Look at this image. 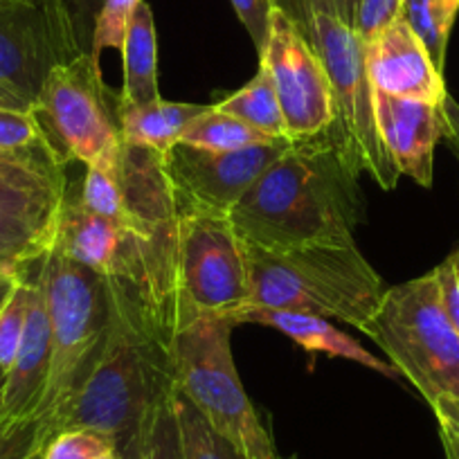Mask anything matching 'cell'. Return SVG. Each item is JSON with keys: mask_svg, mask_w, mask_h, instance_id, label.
<instances>
[{"mask_svg": "<svg viewBox=\"0 0 459 459\" xmlns=\"http://www.w3.org/2000/svg\"><path fill=\"white\" fill-rule=\"evenodd\" d=\"M307 25L308 39L329 74L333 100V125L329 134L344 156L390 192L401 174L378 134L374 86L368 74L363 41L350 25L326 12H307Z\"/></svg>", "mask_w": 459, "mask_h": 459, "instance_id": "ba28073f", "label": "cell"}, {"mask_svg": "<svg viewBox=\"0 0 459 459\" xmlns=\"http://www.w3.org/2000/svg\"><path fill=\"white\" fill-rule=\"evenodd\" d=\"M46 140L34 110L0 108V152H23Z\"/></svg>", "mask_w": 459, "mask_h": 459, "instance_id": "f1b7e54d", "label": "cell"}, {"mask_svg": "<svg viewBox=\"0 0 459 459\" xmlns=\"http://www.w3.org/2000/svg\"><path fill=\"white\" fill-rule=\"evenodd\" d=\"M359 174L329 131L293 140L232 207L230 221L246 246L262 250L356 244L363 221Z\"/></svg>", "mask_w": 459, "mask_h": 459, "instance_id": "6da1fadb", "label": "cell"}, {"mask_svg": "<svg viewBox=\"0 0 459 459\" xmlns=\"http://www.w3.org/2000/svg\"><path fill=\"white\" fill-rule=\"evenodd\" d=\"M5 381H7V374L0 369V419H3V394H5Z\"/></svg>", "mask_w": 459, "mask_h": 459, "instance_id": "ab89813d", "label": "cell"}, {"mask_svg": "<svg viewBox=\"0 0 459 459\" xmlns=\"http://www.w3.org/2000/svg\"><path fill=\"white\" fill-rule=\"evenodd\" d=\"M207 108L210 106L167 100L152 101V104H122L120 101L122 143L167 153L174 144H178L183 131Z\"/></svg>", "mask_w": 459, "mask_h": 459, "instance_id": "d6986e66", "label": "cell"}, {"mask_svg": "<svg viewBox=\"0 0 459 459\" xmlns=\"http://www.w3.org/2000/svg\"><path fill=\"white\" fill-rule=\"evenodd\" d=\"M174 414L176 423H178L183 459H241L235 450L230 448V444H225L212 430L210 423L198 414V410L180 392L174 399Z\"/></svg>", "mask_w": 459, "mask_h": 459, "instance_id": "cb8c5ba5", "label": "cell"}, {"mask_svg": "<svg viewBox=\"0 0 459 459\" xmlns=\"http://www.w3.org/2000/svg\"><path fill=\"white\" fill-rule=\"evenodd\" d=\"M82 52L64 0L0 5V82L32 106L52 70Z\"/></svg>", "mask_w": 459, "mask_h": 459, "instance_id": "7c38bea8", "label": "cell"}, {"mask_svg": "<svg viewBox=\"0 0 459 459\" xmlns=\"http://www.w3.org/2000/svg\"><path fill=\"white\" fill-rule=\"evenodd\" d=\"M457 14L459 5H455L453 0H405L403 3V21L423 43L439 73H444L448 39Z\"/></svg>", "mask_w": 459, "mask_h": 459, "instance_id": "603a6c76", "label": "cell"}, {"mask_svg": "<svg viewBox=\"0 0 459 459\" xmlns=\"http://www.w3.org/2000/svg\"><path fill=\"white\" fill-rule=\"evenodd\" d=\"M275 140L284 138H271L232 115L221 113L212 104L183 131L178 143L187 144V147L207 149V152H237V149L257 147V144H271Z\"/></svg>", "mask_w": 459, "mask_h": 459, "instance_id": "7402d4cb", "label": "cell"}, {"mask_svg": "<svg viewBox=\"0 0 459 459\" xmlns=\"http://www.w3.org/2000/svg\"><path fill=\"white\" fill-rule=\"evenodd\" d=\"M140 3H143V0H106L100 16H97L95 34H92V59L100 61L101 50H108V48L110 50L122 52V48H125L126 28H129L131 16H134L135 7H138Z\"/></svg>", "mask_w": 459, "mask_h": 459, "instance_id": "4316f807", "label": "cell"}, {"mask_svg": "<svg viewBox=\"0 0 459 459\" xmlns=\"http://www.w3.org/2000/svg\"><path fill=\"white\" fill-rule=\"evenodd\" d=\"M97 459H122V457H117L115 453H106V455H101V457H97Z\"/></svg>", "mask_w": 459, "mask_h": 459, "instance_id": "60d3db41", "label": "cell"}, {"mask_svg": "<svg viewBox=\"0 0 459 459\" xmlns=\"http://www.w3.org/2000/svg\"><path fill=\"white\" fill-rule=\"evenodd\" d=\"M453 3H455V5H459V0H453Z\"/></svg>", "mask_w": 459, "mask_h": 459, "instance_id": "7bdbcfd3", "label": "cell"}, {"mask_svg": "<svg viewBox=\"0 0 459 459\" xmlns=\"http://www.w3.org/2000/svg\"><path fill=\"white\" fill-rule=\"evenodd\" d=\"M106 453H115L108 437L88 428H73L59 432L48 444L43 459H97Z\"/></svg>", "mask_w": 459, "mask_h": 459, "instance_id": "83f0119b", "label": "cell"}, {"mask_svg": "<svg viewBox=\"0 0 459 459\" xmlns=\"http://www.w3.org/2000/svg\"><path fill=\"white\" fill-rule=\"evenodd\" d=\"M374 108L378 134L399 174L410 176L421 187H430L435 147L444 140L441 104L374 91Z\"/></svg>", "mask_w": 459, "mask_h": 459, "instance_id": "9a60e30c", "label": "cell"}, {"mask_svg": "<svg viewBox=\"0 0 459 459\" xmlns=\"http://www.w3.org/2000/svg\"><path fill=\"white\" fill-rule=\"evenodd\" d=\"M363 333L426 399L446 455L459 459V329L441 302L435 273L385 289Z\"/></svg>", "mask_w": 459, "mask_h": 459, "instance_id": "277c9868", "label": "cell"}, {"mask_svg": "<svg viewBox=\"0 0 459 459\" xmlns=\"http://www.w3.org/2000/svg\"><path fill=\"white\" fill-rule=\"evenodd\" d=\"M214 108L232 115V117L246 122L248 126L271 135V138H289L271 73L264 65H259L257 74L241 91L221 100L219 104H214Z\"/></svg>", "mask_w": 459, "mask_h": 459, "instance_id": "44dd1931", "label": "cell"}, {"mask_svg": "<svg viewBox=\"0 0 459 459\" xmlns=\"http://www.w3.org/2000/svg\"><path fill=\"white\" fill-rule=\"evenodd\" d=\"M30 302V268L19 277L14 289L0 304V369L10 372L16 354H19L21 338L25 331V317H28Z\"/></svg>", "mask_w": 459, "mask_h": 459, "instance_id": "484cf974", "label": "cell"}, {"mask_svg": "<svg viewBox=\"0 0 459 459\" xmlns=\"http://www.w3.org/2000/svg\"><path fill=\"white\" fill-rule=\"evenodd\" d=\"M441 113H444V140L453 149L455 156L459 158V104L453 97L446 95Z\"/></svg>", "mask_w": 459, "mask_h": 459, "instance_id": "e575fe53", "label": "cell"}, {"mask_svg": "<svg viewBox=\"0 0 459 459\" xmlns=\"http://www.w3.org/2000/svg\"><path fill=\"white\" fill-rule=\"evenodd\" d=\"M248 307L281 308L368 329L383 281L356 244H313L289 250L246 246Z\"/></svg>", "mask_w": 459, "mask_h": 459, "instance_id": "5b68a950", "label": "cell"}, {"mask_svg": "<svg viewBox=\"0 0 459 459\" xmlns=\"http://www.w3.org/2000/svg\"><path fill=\"white\" fill-rule=\"evenodd\" d=\"M365 61L374 91L430 104H444L448 95L444 73L437 70L423 43L403 19L365 46Z\"/></svg>", "mask_w": 459, "mask_h": 459, "instance_id": "2e32d148", "label": "cell"}, {"mask_svg": "<svg viewBox=\"0 0 459 459\" xmlns=\"http://www.w3.org/2000/svg\"><path fill=\"white\" fill-rule=\"evenodd\" d=\"M52 335V365L41 414L56 435L83 383L101 359L113 322L104 280L91 268L52 248L39 264Z\"/></svg>", "mask_w": 459, "mask_h": 459, "instance_id": "8992f818", "label": "cell"}, {"mask_svg": "<svg viewBox=\"0 0 459 459\" xmlns=\"http://www.w3.org/2000/svg\"><path fill=\"white\" fill-rule=\"evenodd\" d=\"M304 5V12H326L335 14V0H299Z\"/></svg>", "mask_w": 459, "mask_h": 459, "instance_id": "f35d334b", "label": "cell"}, {"mask_svg": "<svg viewBox=\"0 0 459 459\" xmlns=\"http://www.w3.org/2000/svg\"><path fill=\"white\" fill-rule=\"evenodd\" d=\"M230 5L235 7L246 32L253 39L255 50L262 56L268 41V32H271V14L277 3L275 0H230Z\"/></svg>", "mask_w": 459, "mask_h": 459, "instance_id": "4dcf8cb0", "label": "cell"}, {"mask_svg": "<svg viewBox=\"0 0 459 459\" xmlns=\"http://www.w3.org/2000/svg\"><path fill=\"white\" fill-rule=\"evenodd\" d=\"M176 394L174 351L113 316L104 354L70 403L61 432L88 428L108 437L117 457L149 459L158 421Z\"/></svg>", "mask_w": 459, "mask_h": 459, "instance_id": "3957f363", "label": "cell"}, {"mask_svg": "<svg viewBox=\"0 0 459 459\" xmlns=\"http://www.w3.org/2000/svg\"><path fill=\"white\" fill-rule=\"evenodd\" d=\"M403 3L405 0H359L351 30L363 46L372 43L378 34L403 19Z\"/></svg>", "mask_w": 459, "mask_h": 459, "instance_id": "f546056e", "label": "cell"}, {"mask_svg": "<svg viewBox=\"0 0 459 459\" xmlns=\"http://www.w3.org/2000/svg\"><path fill=\"white\" fill-rule=\"evenodd\" d=\"M356 7H359V0H335V16L342 21L344 25H354Z\"/></svg>", "mask_w": 459, "mask_h": 459, "instance_id": "8d00e7d4", "label": "cell"}, {"mask_svg": "<svg viewBox=\"0 0 459 459\" xmlns=\"http://www.w3.org/2000/svg\"><path fill=\"white\" fill-rule=\"evenodd\" d=\"M232 322H253V325L271 326L298 342L302 350L326 354L331 359H344L351 363H359L363 368L374 369L377 374L387 378H399L401 374L392 363L377 359L372 351H368L356 338L340 331L331 325L326 317L311 316V313L299 311H281V308H262V307H244Z\"/></svg>", "mask_w": 459, "mask_h": 459, "instance_id": "ac0fdd59", "label": "cell"}, {"mask_svg": "<svg viewBox=\"0 0 459 459\" xmlns=\"http://www.w3.org/2000/svg\"><path fill=\"white\" fill-rule=\"evenodd\" d=\"M432 273L439 284L441 302H444L450 320L459 329V246Z\"/></svg>", "mask_w": 459, "mask_h": 459, "instance_id": "1f68e13d", "label": "cell"}, {"mask_svg": "<svg viewBox=\"0 0 459 459\" xmlns=\"http://www.w3.org/2000/svg\"><path fill=\"white\" fill-rule=\"evenodd\" d=\"M23 273L10 271V268H0V304L5 302V298L10 295V290L14 289V284L19 281V277L23 275Z\"/></svg>", "mask_w": 459, "mask_h": 459, "instance_id": "74e56055", "label": "cell"}, {"mask_svg": "<svg viewBox=\"0 0 459 459\" xmlns=\"http://www.w3.org/2000/svg\"><path fill=\"white\" fill-rule=\"evenodd\" d=\"M149 459H183L178 423H176V414H174V403L165 410V414H162L160 421H158Z\"/></svg>", "mask_w": 459, "mask_h": 459, "instance_id": "836d02e7", "label": "cell"}, {"mask_svg": "<svg viewBox=\"0 0 459 459\" xmlns=\"http://www.w3.org/2000/svg\"><path fill=\"white\" fill-rule=\"evenodd\" d=\"M0 108H12V110H34V106L30 104L25 97H21L19 92L12 91L10 86L0 82Z\"/></svg>", "mask_w": 459, "mask_h": 459, "instance_id": "d590c367", "label": "cell"}, {"mask_svg": "<svg viewBox=\"0 0 459 459\" xmlns=\"http://www.w3.org/2000/svg\"><path fill=\"white\" fill-rule=\"evenodd\" d=\"M56 248L104 280L113 316L140 338L174 351L178 331V219L120 225L70 196Z\"/></svg>", "mask_w": 459, "mask_h": 459, "instance_id": "7a4b0ae2", "label": "cell"}, {"mask_svg": "<svg viewBox=\"0 0 459 459\" xmlns=\"http://www.w3.org/2000/svg\"><path fill=\"white\" fill-rule=\"evenodd\" d=\"M52 365V335L39 268L30 275V302L19 354L7 372L3 419H28L41 414Z\"/></svg>", "mask_w": 459, "mask_h": 459, "instance_id": "e0dca14e", "label": "cell"}, {"mask_svg": "<svg viewBox=\"0 0 459 459\" xmlns=\"http://www.w3.org/2000/svg\"><path fill=\"white\" fill-rule=\"evenodd\" d=\"M64 3H65V10H68L70 14V21H73L79 48H82L83 52H91L97 16H100L106 0H64Z\"/></svg>", "mask_w": 459, "mask_h": 459, "instance_id": "d6a6232c", "label": "cell"}, {"mask_svg": "<svg viewBox=\"0 0 459 459\" xmlns=\"http://www.w3.org/2000/svg\"><path fill=\"white\" fill-rule=\"evenodd\" d=\"M259 65L271 73L290 140L325 134L333 125L331 83L320 55L298 21L275 5Z\"/></svg>", "mask_w": 459, "mask_h": 459, "instance_id": "4fadbf2b", "label": "cell"}, {"mask_svg": "<svg viewBox=\"0 0 459 459\" xmlns=\"http://www.w3.org/2000/svg\"><path fill=\"white\" fill-rule=\"evenodd\" d=\"M65 165L48 140L0 152V268L23 273L55 248L70 198Z\"/></svg>", "mask_w": 459, "mask_h": 459, "instance_id": "9c48e42d", "label": "cell"}, {"mask_svg": "<svg viewBox=\"0 0 459 459\" xmlns=\"http://www.w3.org/2000/svg\"><path fill=\"white\" fill-rule=\"evenodd\" d=\"M48 143L65 158L86 167L117 171L122 153L120 92L101 77L100 61L82 52L59 65L34 101Z\"/></svg>", "mask_w": 459, "mask_h": 459, "instance_id": "30bf717a", "label": "cell"}, {"mask_svg": "<svg viewBox=\"0 0 459 459\" xmlns=\"http://www.w3.org/2000/svg\"><path fill=\"white\" fill-rule=\"evenodd\" d=\"M290 143L293 140L284 138L237 152H207L180 143L174 144L162 156L176 207L230 216L250 185L290 147Z\"/></svg>", "mask_w": 459, "mask_h": 459, "instance_id": "5bb4252c", "label": "cell"}, {"mask_svg": "<svg viewBox=\"0 0 459 459\" xmlns=\"http://www.w3.org/2000/svg\"><path fill=\"white\" fill-rule=\"evenodd\" d=\"M120 55L125 68V82L120 91L122 104H152L162 100L158 88L156 21L152 7L144 0L131 16Z\"/></svg>", "mask_w": 459, "mask_h": 459, "instance_id": "ffe728a7", "label": "cell"}, {"mask_svg": "<svg viewBox=\"0 0 459 459\" xmlns=\"http://www.w3.org/2000/svg\"><path fill=\"white\" fill-rule=\"evenodd\" d=\"M56 437L50 419H0V459H43L48 444Z\"/></svg>", "mask_w": 459, "mask_h": 459, "instance_id": "d4e9b609", "label": "cell"}, {"mask_svg": "<svg viewBox=\"0 0 459 459\" xmlns=\"http://www.w3.org/2000/svg\"><path fill=\"white\" fill-rule=\"evenodd\" d=\"M178 326L198 316L232 317L248 307V255L228 214L178 210Z\"/></svg>", "mask_w": 459, "mask_h": 459, "instance_id": "8fae6325", "label": "cell"}, {"mask_svg": "<svg viewBox=\"0 0 459 459\" xmlns=\"http://www.w3.org/2000/svg\"><path fill=\"white\" fill-rule=\"evenodd\" d=\"M5 3H12V0H0V5H5Z\"/></svg>", "mask_w": 459, "mask_h": 459, "instance_id": "b9f144b4", "label": "cell"}, {"mask_svg": "<svg viewBox=\"0 0 459 459\" xmlns=\"http://www.w3.org/2000/svg\"><path fill=\"white\" fill-rule=\"evenodd\" d=\"M228 317L198 316L174 338V377L180 394L241 459H280L266 426L239 381Z\"/></svg>", "mask_w": 459, "mask_h": 459, "instance_id": "52a82bcc", "label": "cell"}]
</instances>
